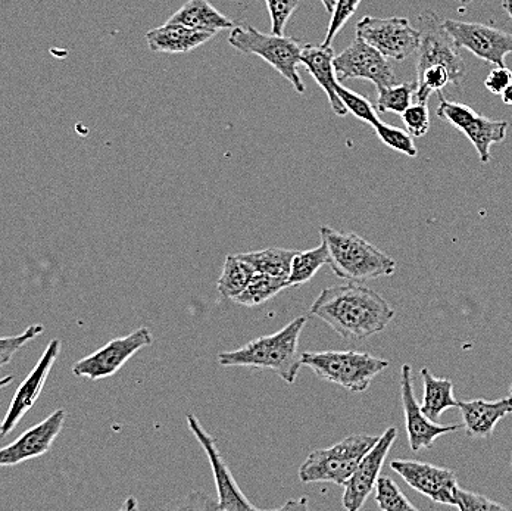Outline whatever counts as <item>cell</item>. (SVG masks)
Here are the masks:
<instances>
[{"instance_id":"obj_12","label":"cell","mask_w":512,"mask_h":511,"mask_svg":"<svg viewBox=\"0 0 512 511\" xmlns=\"http://www.w3.org/2000/svg\"><path fill=\"white\" fill-rule=\"evenodd\" d=\"M443 26L458 48L467 49L493 67L504 65L507 55L512 54V33L508 31L458 20H443Z\"/></svg>"},{"instance_id":"obj_33","label":"cell","mask_w":512,"mask_h":511,"mask_svg":"<svg viewBox=\"0 0 512 511\" xmlns=\"http://www.w3.org/2000/svg\"><path fill=\"white\" fill-rule=\"evenodd\" d=\"M361 2L362 0H336L332 11V20H330L329 28H327L326 36H324L321 45L332 46L334 37L354 17Z\"/></svg>"},{"instance_id":"obj_38","label":"cell","mask_w":512,"mask_h":511,"mask_svg":"<svg viewBox=\"0 0 512 511\" xmlns=\"http://www.w3.org/2000/svg\"><path fill=\"white\" fill-rule=\"evenodd\" d=\"M502 102H504L505 105H510L512 107V81L510 84H508L507 89L502 92Z\"/></svg>"},{"instance_id":"obj_4","label":"cell","mask_w":512,"mask_h":511,"mask_svg":"<svg viewBox=\"0 0 512 511\" xmlns=\"http://www.w3.org/2000/svg\"><path fill=\"white\" fill-rule=\"evenodd\" d=\"M301 363L315 376L352 394L368 391L373 380L389 367V361L358 351L302 352Z\"/></svg>"},{"instance_id":"obj_27","label":"cell","mask_w":512,"mask_h":511,"mask_svg":"<svg viewBox=\"0 0 512 511\" xmlns=\"http://www.w3.org/2000/svg\"><path fill=\"white\" fill-rule=\"evenodd\" d=\"M254 274V269L239 258V255H227L223 273L217 282L218 294L233 301L248 286Z\"/></svg>"},{"instance_id":"obj_36","label":"cell","mask_w":512,"mask_h":511,"mask_svg":"<svg viewBox=\"0 0 512 511\" xmlns=\"http://www.w3.org/2000/svg\"><path fill=\"white\" fill-rule=\"evenodd\" d=\"M455 507L461 511H496L505 510L502 504L495 503L485 495L477 492L465 491L458 486L455 492Z\"/></svg>"},{"instance_id":"obj_9","label":"cell","mask_w":512,"mask_h":511,"mask_svg":"<svg viewBox=\"0 0 512 511\" xmlns=\"http://www.w3.org/2000/svg\"><path fill=\"white\" fill-rule=\"evenodd\" d=\"M357 37L393 61H405L420 46V31L402 17H364L358 21Z\"/></svg>"},{"instance_id":"obj_1","label":"cell","mask_w":512,"mask_h":511,"mask_svg":"<svg viewBox=\"0 0 512 511\" xmlns=\"http://www.w3.org/2000/svg\"><path fill=\"white\" fill-rule=\"evenodd\" d=\"M309 313L346 341L371 338L383 332L396 316L382 295L358 283L323 289Z\"/></svg>"},{"instance_id":"obj_22","label":"cell","mask_w":512,"mask_h":511,"mask_svg":"<svg viewBox=\"0 0 512 511\" xmlns=\"http://www.w3.org/2000/svg\"><path fill=\"white\" fill-rule=\"evenodd\" d=\"M168 23L181 24L198 31L217 34L218 31L233 28L236 24L226 15L221 14L208 0H189L179 11L171 15Z\"/></svg>"},{"instance_id":"obj_24","label":"cell","mask_w":512,"mask_h":511,"mask_svg":"<svg viewBox=\"0 0 512 511\" xmlns=\"http://www.w3.org/2000/svg\"><path fill=\"white\" fill-rule=\"evenodd\" d=\"M296 251L293 249L267 248L262 251L237 254L245 263L254 269L255 273L270 274V276L286 277L290 273V264Z\"/></svg>"},{"instance_id":"obj_13","label":"cell","mask_w":512,"mask_h":511,"mask_svg":"<svg viewBox=\"0 0 512 511\" xmlns=\"http://www.w3.org/2000/svg\"><path fill=\"white\" fill-rule=\"evenodd\" d=\"M390 469L429 500L455 507V492L460 485L452 470L415 460L390 461Z\"/></svg>"},{"instance_id":"obj_21","label":"cell","mask_w":512,"mask_h":511,"mask_svg":"<svg viewBox=\"0 0 512 511\" xmlns=\"http://www.w3.org/2000/svg\"><path fill=\"white\" fill-rule=\"evenodd\" d=\"M214 36V33L208 31L193 30L167 21L164 26L148 31L146 42L149 49L156 54H189L212 40Z\"/></svg>"},{"instance_id":"obj_8","label":"cell","mask_w":512,"mask_h":511,"mask_svg":"<svg viewBox=\"0 0 512 511\" xmlns=\"http://www.w3.org/2000/svg\"><path fill=\"white\" fill-rule=\"evenodd\" d=\"M439 98L437 117L464 133L476 148L480 162L487 164L490 161V148L504 142L510 124L504 120H490L468 105L448 101L445 96L439 95Z\"/></svg>"},{"instance_id":"obj_19","label":"cell","mask_w":512,"mask_h":511,"mask_svg":"<svg viewBox=\"0 0 512 511\" xmlns=\"http://www.w3.org/2000/svg\"><path fill=\"white\" fill-rule=\"evenodd\" d=\"M467 435L470 438L487 439L492 436L496 425L508 414H512V395L498 401H458Z\"/></svg>"},{"instance_id":"obj_20","label":"cell","mask_w":512,"mask_h":511,"mask_svg":"<svg viewBox=\"0 0 512 511\" xmlns=\"http://www.w3.org/2000/svg\"><path fill=\"white\" fill-rule=\"evenodd\" d=\"M333 59L334 49L332 46H315L304 43L301 52V65L307 68L312 79L317 81L321 89L326 92L334 114L345 117V115H348V111L343 107L342 101L336 93V86L339 81H337L336 73H334Z\"/></svg>"},{"instance_id":"obj_31","label":"cell","mask_w":512,"mask_h":511,"mask_svg":"<svg viewBox=\"0 0 512 511\" xmlns=\"http://www.w3.org/2000/svg\"><path fill=\"white\" fill-rule=\"evenodd\" d=\"M336 93L348 114L355 115L358 120L364 121V123L370 124V126H374L380 120L376 105L368 101L364 96L346 89L340 83L336 86Z\"/></svg>"},{"instance_id":"obj_3","label":"cell","mask_w":512,"mask_h":511,"mask_svg":"<svg viewBox=\"0 0 512 511\" xmlns=\"http://www.w3.org/2000/svg\"><path fill=\"white\" fill-rule=\"evenodd\" d=\"M329 252V266L340 279L362 283L392 276L396 261L357 233H340L329 226L320 229Z\"/></svg>"},{"instance_id":"obj_6","label":"cell","mask_w":512,"mask_h":511,"mask_svg":"<svg viewBox=\"0 0 512 511\" xmlns=\"http://www.w3.org/2000/svg\"><path fill=\"white\" fill-rule=\"evenodd\" d=\"M379 441V436L351 435L336 445L324 450H315L299 469L302 484L329 482L337 486H345L357 469L359 461Z\"/></svg>"},{"instance_id":"obj_29","label":"cell","mask_w":512,"mask_h":511,"mask_svg":"<svg viewBox=\"0 0 512 511\" xmlns=\"http://www.w3.org/2000/svg\"><path fill=\"white\" fill-rule=\"evenodd\" d=\"M376 503L380 510L383 511H417V507L405 497L404 492L399 486L387 478V476H379L376 486Z\"/></svg>"},{"instance_id":"obj_10","label":"cell","mask_w":512,"mask_h":511,"mask_svg":"<svg viewBox=\"0 0 512 511\" xmlns=\"http://www.w3.org/2000/svg\"><path fill=\"white\" fill-rule=\"evenodd\" d=\"M152 344H154V336L151 329L140 327L130 335L112 339L108 344L103 345L101 350L81 358L73 366V375L87 377L92 382L114 376L123 369L124 364L131 357Z\"/></svg>"},{"instance_id":"obj_11","label":"cell","mask_w":512,"mask_h":511,"mask_svg":"<svg viewBox=\"0 0 512 511\" xmlns=\"http://www.w3.org/2000/svg\"><path fill=\"white\" fill-rule=\"evenodd\" d=\"M333 65L337 81L368 80L377 90L399 83L389 59L359 37L342 54L334 55Z\"/></svg>"},{"instance_id":"obj_39","label":"cell","mask_w":512,"mask_h":511,"mask_svg":"<svg viewBox=\"0 0 512 511\" xmlns=\"http://www.w3.org/2000/svg\"><path fill=\"white\" fill-rule=\"evenodd\" d=\"M502 9L507 12L508 17L512 20V0H502Z\"/></svg>"},{"instance_id":"obj_23","label":"cell","mask_w":512,"mask_h":511,"mask_svg":"<svg viewBox=\"0 0 512 511\" xmlns=\"http://www.w3.org/2000/svg\"><path fill=\"white\" fill-rule=\"evenodd\" d=\"M420 375L424 385L421 410L430 420L437 422L446 410L458 407V401L454 397V383L448 377L433 376L426 367L421 369Z\"/></svg>"},{"instance_id":"obj_43","label":"cell","mask_w":512,"mask_h":511,"mask_svg":"<svg viewBox=\"0 0 512 511\" xmlns=\"http://www.w3.org/2000/svg\"><path fill=\"white\" fill-rule=\"evenodd\" d=\"M0 425H2V420H0Z\"/></svg>"},{"instance_id":"obj_32","label":"cell","mask_w":512,"mask_h":511,"mask_svg":"<svg viewBox=\"0 0 512 511\" xmlns=\"http://www.w3.org/2000/svg\"><path fill=\"white\" fill-rule=\"evenodd\" d=\"M45 332V326L42 324H31L21 335L8 336V338H0V369L8 366L18 351L23 350L28 342L36 339L37 336L43 335Z\"/></svg>"},{"instance_id":"obj_35","label":"cell","mask_w":512,"mask_h":511,"mask_svg":"<svg viewBox=\"0 0 512 511\" xmlns=\"http://www.w3.org/2000/svg\"><path fill=\"white\" fill-rule=\"evenodd\" d=\"M271 18V33L283 36L292 15L301 5V0H265Z\"/></svg>"},{"instance_id":"obj_14","label":"cell","mask_w":512,"mask_h":511,"mask_svg":"<svg viewBox=\"0 0 512 511\" xmlns=\"http://www.w3.org/2000/svg\"><path fill=\"white\" fill-rule=\"evenodd\" d=\"M61 345L59 339H52L48 348L40 357L39 363L34 366L24 382L18 386L14 398L9 404L8 411L3 417L2 425H0V438H6L9 433L14 431L28 411L36 405L46 382H48V377L51 375L53 364L56 363L59 354H61Z\"/></svg>"},{"instance_id":"obj_7","label":"cell","mask_w":512,"mask_h":511,"mask_svg":"<svg viewBox=\"0 0 512 511\" xmlns=\"http://www.w3.org/2000/svg\"><path fill=\"white\" fill-rule=\"evenodd\" d=\"M417 24L420 31L417 73L433 65H442L451 74V84H454L455 89L461 90L467 65L461 56V49L443 26L442 18L435 11L427 9L418 15Z\"/></svg>"},{"instance_id":"obj_41","label":"cell","mask_w":512,"mask_h":511,"mask_svg":"<svg viewBox=\"0 0 512 511\" xmlns=\"http://www.w3.org/2000/svg\"><path fill=\"white\" fill-rule=\"evenodd\" d=\"M321 3H323L324 8H326V11L329 12V14H332L334 3H336V0H321Z\"/></svg>"},{"instance_id":"obj_18","label":"cell","mask_w":512,"mask_h":511,"mask_svg":"<svg viewBox=\"0 0 512 511\" xmlns=\"http://www.w3.org/2000/svg\"><path fill=\"white\" fill-rule=\"evenodd\" d=\"M65 419L67 411L59 408L48 419L24 432L11 445L0 448V466H17L51 451L53 442L64 429Z\"/></svg>"},{"instance_id":"obj_17","label":"cell","mask_w":512,"mask_h":511,"mask_svg":"<svg viewBox=\"0 0 512 511\" xmlns=\"http://www.w3.org/2000/svg\"><path fill=\"white\" fill-rule=\"evenodd\" d=\"M412 382L414 379H412L411 366L404 364L401 370V398L404 405L405 428H407L412 453H420L421 450L432 448L440 436L460 431L462 425H439L430 420L415 398Z\"/></svg>"},{"instance_id":"obj_40","label":"cell","mask_w":512,"mask_h":511,"mask_svg":"<svg viewBox=\"0 0 512 511\" xmlns=\"http://www.w3.org/2000/svg\"><path fill=\"white\" fill-rule=\"evenodd\" d=\"M14 382V376H5L0 379V389L6 388V386L11 385Z\"/></svg>"},{"instance_id":"obj_15","label":"cell","mask_w":512,"mask_h":511,"mask_svg":"<svg viewBox=\"0 0 512 511\" xmlns=\"http://www.w3.org/2000/svg\"><path fill=\"white\" fill-rule=\"evenodd\" d=\"M396 438H398V429L387 428L383 435L379 436V441L374 444V447L359 461L357 469L343 486L345 492H343L342 504L346 510L362 509L365 501L374 491L384 461H386L390 448L395 444Z\"/></svg>"},{"instance_id":"obj_25","label":"cell","mask_w":512,"mask_h":511,"mask_svg":"<svg viewBox=\"0 0 512 511\" xmlns=\"http://www.w3.org/2000/svg\"><path fill=\"white\" fill-rule=\"evenodd\" d=\"M326 264H329V252L324 242L308 251H296L290 264L289 276H287V288L305 285Z\"/></svg>"},{"instance_id":"obj_37","label":"cell","mask_w":512,"mask_h":511,"mask_svg":"<svg viewBox=\"0 0 512 511\" xmlns=\"http://www.w3.org/2000/svg\"><path fill=\"white\" fill-rule=\"evenodd\" d=\"M512 81V71L505 65H495L486 77L485 87L493 95H502L508 84Z\"/></svg>"},{"instance_id":"obj_2","label":"cell","mask_w":512,"mask_h":511,"mask_svg":"<svg viewBox=\"0 0 512 511\" xmlns=\"http://www.w3.org/2000/svg\"><path fill=\"white\" fill-rule=\"evenodd\" d=\"M305 324L307 317H298L273 335L256 338L234 351L220 352L218 363L223 367L270 370L292 385L302 367L299 338Z\"/></svg>"},{"instance_id":"obj_44","label":"cell","mask_w":512,"mask_h":511,"mask_svg":"<svg viewBox=\"0 0 512 511\" xmlns=\"http://www.w3.org/2000/svg\"><path fill=\"white\" fill-rule=\"evenodd\" d=\"M511 395H512V388H511Z\"/></svg>"},{"instance_id":"obj_26","label":"cell","mask_w":512,"mask_h":511,"mask_svg":"<svg viewBox=\"0 0 512 511\" xmlns=\"http://www.w3.org/2000/svg\"><path fill=\"white\" fill-rule=\"evenodd\" d=\"M287 288L286 277L270 276V274L255 273L249 280L248 286L233 299L243 307H258L273 299Z\"/></svg>"},{"instance_id":"obj_16","label":"cell","mask_w":512,"mask_h":511,"mask_svg":"<svg viewBox=\"0 0 512 511\" xmlns=\"http://www.w3.org/2000/svg\"><path fill=\"white\" fill-rule=\"evenodd\" d=\"M187 425L192 431L199 444L204 447L206 456L211 463L212 472H214L215 486H217L218 503L217 510L221 511H251L258 510L254 504L249 503L242 489L237 485L233 473L221 456L215 439L205 431L198 419L193 414H187Z\"/></svg>"},{"instance_id":"obj_30","label":"cell","mask_w":512,"mask_h":511,"mask_svg":"<svg viewBox=\"0 0 512 511\" xmlns=\"http://www.w3.org/2000/svg\"><path fill=\"white\" fill-rule=\"evenodd\" d=\"M373 127L377 137L382 140L384 145L389 146L393 151L407 155L408 158L417 157L418 149L415 146L414 137L407 130L390 126V124L383 123L382 120L377 121Z\"/></svg>"},{"instance_id":"obj_34","label":"cell","mask_w":512,"mask_h":511,"mask_svg":"<svg viewBox=\"0 0 512 511\" xmlns=\"http://www.w3.org/2000/svg\"><path fill=\"white\" fill-rule=\"evenodd\" d=\"M402 120H404L407 132L412 137H423L430 130V111L429 104L423 102H412L410 107L402 112Z\"/></svg>"},{"instance_id":"obj_42","label":"cell","mask_w":512,"mask_h":511,"mask_svg":"<svg viewBox=\"0 0 512 511\" xmlns=\"http://www.w3.org/2000/svg\"><path fill=\"white\" fill-rule=\"evenodd\" d=\"M473 2L474 0H460V5L462 8H465V6H470Z\"/></svg>"},{"instance_id":"obj_5","label":"cell","mask_w":512,"mask_h":511,"mask_svg":"<svg viewBox=\"0 0 512 511\" xmlns=\"http://www.w3.org/2000/svg\"><path fill=\"white\" fill-rule=\"evenodd\" d=\"M229 43L243 54H252L264 59L280 76L292 84L299 95H304L305 84L298 71L304 43L284 34L283 36L273 33L265 34L252 26L231 28Z\"/></svg>"},{"instance_id":"obj_28","label":"cell","mask_w":512,"mask_h":511,"mask_svg":"<svg viewBox=\"0 0 512 511\" xmlns=\"http://www.w3.org/2000/svg\"><path fill=\"white\" fill-rule=\"evenodd\" d=\"M415 90H417L415 81L383 87V89L377 90V101L374 105L379 112H393V114L402 115V112L414 102Z\"/></svg>"}]
</instances>
